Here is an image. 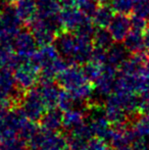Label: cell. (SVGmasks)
Here are the masks:
<instances>
[{
  "label": "cell",
  "mask_w": 149,
  "mask_h": 150,
  "mask_svg": "<svg viewBox=\"0 0 149 150\" xmlns=\"http://www.w3.org/2000/svg\"><path fill=\"white\" fill-rule=\"evenodd\" d=\"M55 47L68 63L83 65L90 59L94 50L92 38L84 37L73 32L62 31L56 37Z\"/></svg>",
  "instance_id": "6da1fadb"
},
{
  "label": "cell",
  "mask_w": 149,
  "mask_h": 150,
  "mask_svg": "<svg viewBox=\"0 0 149 150\" xmlns=\"http://www.w3.org/2000/svg\"><path fill=\"white\" fill-rule=\"evenodd\" d=\"M55 80L60 88L68 91L73 95L76 101L86 103L91 100L95 88L86 76L82 65L68 63L56 76Z\"/></svg>",
  "instance_id": "7a4b0ae2"
},
{
  "label": "cell",
  "mask_w": 149,
  "mask_h": 150,
  "mask_svg": "<svg viewBox=\"0 0 149 150\" xmlns=\"http://www.w3.org/2000/svg\"><path fill=\"white\" fill-rule=\"evenodd\" d=\"M31 60L40 69L39 82L54 81L56 76L68 64L66 63V60L60 55L55 45L51 44L41 46L37 49Z\"/></svg>",
  "instance_id": "3957f363"
},
{
  "label": "cell",
  "mask_w": 149,
  "mask_h": 150,
  "mask_svg": "<svg viewBox=\"0 0 149 150\" xmlns=\"http://www.w3.org/2000/svg\"><path fill=\"white\" fill-rule=\"evenodd\" d=\"M29 30L36 39L38 45L44 46L55 41L57 35L62 32L58 16L51 18H36L28 26Z\"/></svg>",
  "instance_id": "277c9868"
},
{
  "label": "cell",
  "mask_w": 149,
  "mask_h": 150,
  "mask_svg": "<svg viewBox=\"0 0 149 150\" xmlns=\"http://www.w3.org/2000/svg\"><path fill=\"white\" fill-rule=\"evenodd\" d=\"M68 138L59 132H51L39 128L34 137L29 141V150H66Z\"/></svg>",
  "instance_id": "5b68a950"
},
{
  "label": "cell",
  "mask_w": 149,
  "mask_h": 150,
  "mask_svg": "<svg viewBox=\"0 0 149 150\" xmlns=\"http://www.w3.org/2000/svg\"><path fill=\"white\" fill-rule=\"evenodd\" d=\"M23 25L14 5L4 6L0 12V44H12V40L22 30Z\"/></svg>",
  "instance_id": "8992f818"
},
{
  "label": "cell",
  "mask_w": 149,
  "mask_h": 150,
  "mask_svg": "<svg viewBox=\"0 0 149 150\" xmlns=\"http://www.w3.org/2000/svg\"><path fill=\"white\" fill-rule=\"evenodd\" d=\"M20 106L24 110L27 117L31 120H34V122L40 120L42 115L48 109L38 86L31 88L30 90H28L25 93L24 98H23Z\"/></svg>",
  "instance_id": "52a82bcc"
},
{
  "label": "cell",
  "mask_w": 149,
  "mask_h": 150,
  "mask_svg": "<svg viewBox=\"0 0 149 150\" xmlns=\"http://www.w3.org/2000/svg\"><path fill=\"white\" fill-rule=\"evenodd\" d=\"M25 93L16 86L11 69L0 67V99L9 101L12 106H20Z\"/></svg>",
  "instance_id": "ba28073f"
},
{
  "label": "cell",
  "mask_w": 149,
  "mask_h": 150,
  "mask_svg": "<svg viewBox=\"0 0 149 150\" xmlns=\"http://www.w3.org/2000/svg\"><path fill=\"white\" fill-rule=\"evenodd\" d=\"M14 79L16 86L22 92L26 93L31 88L35 87L39 82L40 69L31 59L23 60L14 69Z\"/></svg>",
  "instance_id": "9c48e42d"
},
{
  "label": "cell",
  "mask_w": 149,
  "mask_h": 150,
  "mask_svg": "<svg viewBox=\"0 0 149 150\" xmlns=\"http://www.w3.org/2000/svg\"><path fill=\"white\" fill-rule=\"evenodd\" d=\"M37 41L31 31L20 30L12 40V47L23 60L31 59L37 51Z\"/></svg>",
  "instance_id": "30bf717a"
},
{
  "label": "cell",
  "mask_w": 149,
  "mask_h": 150,
  "mask_svg": "<svg viewBox=\"0 0 149 150\" xmlns=\"http://www.w3.org/2000/svg\"><path fill=\"white\" fill-rule=\"evenodd\" d=\"M117 69L109 64L104 65L102 74L97 80L94 82V88L97 93L102 96H108L114 91L117 83Z\"/></svg>",
  "instance_id": "8fae6325"
},
{
  "label": "cell",
  "mask_w": 149,
  "mask_h": 150,
  "mask_svg": "<svg viewBox=\"0 0 149 150\" xmlns=\"http://www.w3.org/2000/svg\"><path fill=\"white\" fill-rule=\"evenodd\" d=\"M107 30L114 42H124L125 38L131 31V18H129L127 14H114L109 26L107 27Z\"/></svg>",
  "instance_id": "7c38bea8"
},
{
  "label": "cell",
  "mask_w": 149,
  "mask_h": 150,
  "mask_svg": "<svg viewBox=\"0 0 149 150\" xmlns=\"http://www.w3.org/2000/svg\"><path fill=\"white\" fill-rule=\"evenodd\" d=\"M40 127L51 132H58L64 127V111L61 109L50 108L40 119Z\"/></svg>",
  "instance_id": "4fadbf2b"
},
{
  "label": "cell",
  "mask_w": 149,
  "mask_h": 150,
  "mask_svg": "<svg viewBox=\"0 0 149 150\" xmlns=\"http://www.w3.org/2000/svg\"><path fill=\"white\" fill-rule=\"evenodd\" d=\"M13 5L16 14L25 26H29L38 16V6L35 0H20Z\"/></svg>",
  "instance_id": "5bb4252c"
},
{
  "label": "cell",
  "mask_w": 149,
  "mask_h": 150,
  "mask_svg": "<svg viewBox=\"0 0 149 150\" xmlns=\"http://www.w3.org/2000/svg\"><path fill=\"white\" fill-rule=\"evenodd\" d=\"M38 88L41 92L43 100L48 109L57 107L58 98H59L60 91H61L58 84H55L54 81L39 82Z\"/></svg>",
  "instance_id": "9a60e30c"
},
{
  "label": "cell",
  "mask_w": 149,
  "mask_h": 150,
  "mask_svg": "<svg viewBox=\"0 0 149 150\" xmlns=\"http://www.w3.org/2000/svg\"><path fill=\"white\" fill-rule=\"evenodd\" d=\"M23 61L14 51L12 44H0V67L16 69Z\"/></svg>",
  "instance_id": "2e32d148"
},
{
  "label": "cell",
  "mask_w": 149,
  "mask_h": 150,
  "mask_svg": "<svg viewBox=\"0 0 149 150\" xmlns=\"http://www.w3.org/2000/svg\"><path fill=\"white\" fill-rule=\"evenodd\" d=\"M129 53L130 52L124 45L112 44L106 50V64H109L119 69V67L128 59Z\"/></svg>",
  "instance_id": "e0dca14e"
},
{
  "label": "cell",
  "mask_w": 149,
  "mask_h": 150,
  "mask_svg": "<svg viewBox=\"0 0 149 150\" xmlns=\"http://www.w3.org/2000/svg\"><path fill=\"white\" fill-rule=\"evenodd\" d=\"M113 16H114V11L112 6L105 3H99L94 14L92 16V21L96 28L107 29Z\"/></svg>",
  "instance_id": "ac0fdd59"
},
{
  "label": "cell",
  "mask_w": 149,
  "mask_h": 150,
  "mask_svg": "<svg viewBox=\"0 0 149 150\" xmlns=\"http://www.w3.org/2000/svg\"><path fill=\"white\" fill-rule=\"evenodd\" d=\"M124 46L132 54L144 51L146 49L145 42H144V32L131 29V31L124 40Z\"/></svg>",
  "instance_id": "d6986e66"
},
{
  "label": "cell",
  "mask_w": 149,
  "mask_h": 150,
  "mask_svg": "<svg viewBox=\"0 0 149 150\" xmlns=\"http://www.w3.org/2000/svg\"><path fill=\"white\" fill-rule=\"evenodd\" d=\"M87 115V106H84L82 109L71 108L64 112V128L66 131H71L75 127L81 125L85 122V117Z\"/></svg>",
  "instance_id": "ffe728a7"
},
{
  "label": "cell",
  "mask_w": 149,
  "mask_h": 150,
  "mask_svg": "<svg viewBox=\"0 0 149 150\" xmlns=\"http://www.w3.org/2000/svg\"><path fill=\"white\" fill-rule=\"evenodd\" d=\"M104 111H105V115L112 126L127 124L128 120H130L129 115L121 107H119V105L113 104V103L106 102Z\"/></svg>",
  "instance_id": "44dd1931"
},
{
  "label": "cell",
  "mask_w": 149,
  "mask_h": 150,
  "mask_svg": "<svg viewBox=\"0 0 149 150\" xmlns=\"http://www.w3.org/2000/svg\"><path fill=\"white\" fill-rule=\"evenodd\" d=\"M38 18H51L59 14L61 7L57 0H40L37 2Z\"/></svg>",
  "instance_id": "7402d4cb"
},
{
  "label": "cell",
  "mask_w": 149,
  "mask_h": 150,
  "mask_svg": "<svg viewBox=\"0 0 149 150\" xmlns=\"http://www.w3.org/2000/svg\"><path fill=\"white\" fill-rule=\"evenodd\" d=\"M92 40H93L94 47L104 50H107L113 44V42H114L108 30L104 28L96 29Z\"/></svg>",
  "instance_id": "603a6c76"
},
{
  "label": "cell",
  "mask_w": 149,
  "mask_h": 150,
  "mask_svg": "<svg viewBox=\"0 0 149 150\" xmlns=\"http://www.w3.org/2000/svg\"><path fill=\"white\" fill-rule=\"evenodd\" d=\"M0 150H29V143L18 136L12 137L0 141Z\"/></svg>",
  "instance_id": "cb8c5ba5"
},
{
  "label": "cell",
  "mask_w": 149,
  "mask_h": 150,
  "mask_svg": "<svg viewBox=\"0 0 149 150\" xmlns=\"http://www.w3.org/2000/svg\"><path fill=\"white\" fill-rule=\"evenodd\" d=\"M103 63L96 62L94 60H88L85 64H83V69L85 71L86 76L88 77V79L94 84V82L99 78V76L102 74L104 69Z\"/></svg>",
  "instance_id": "d4e9b609"
},
{
  "label": "cell",
  "mask_w": 149,
  "mask_h": 150,
  "mask_svg": "<svg viewBox=\"0 0 149 150\" xmlns=\"http://www.w3.org/2000/svg\"><path fill=\"white\" fill-rule=\"evenodd\" d=\"M132 13L135 16L149 21V0H134Z\"/></svg>",
  "instance_id": "484cf974"
},
{
  "label": "cell",
  "mask_w": 149,
  "mask_h": 150,
  "mask_svg": "<svg viewBox=\"0 0 149 150\" xmlns=\"http://www.w3.org/2000/svg\"><path fill=\"white\" fill-rule=\"evenodd\" d=\"M75 102L76 99L73 97V95L71 94L68 91L64 90L61 88L59 94V98H58V103H57V107L59 109H61L62 111H66L71 108H74L75 107Z\"/></svg>",
  "instance_id": "4316f807"
},
{
  "label": "cell",
  "mask_w": 149,
  "mask_h": 150,
  "mask_svg": "<svg viewBox=\"0 0 149 150\" xmlns=\"http://www.w3.org/2000/svg\"><path fill=\"white\" fill-rule=\"evenodd\" d=\"M134 0H109V5L112 6L115 13L128 14L132 12Z\"/></svg>",
  "instance_id": "83f0119b"
},
{
  "label": "cell",
  "mask_w": 149,
  "mask_h": 150,
  "mask_svg": "<svg viewBox=\"0 0 149 150\" xmlns=\"http://www.w3.org/2000/svg\"><path fill=\"white\" fill-rule=\"evenodd\" d=\"M38 130H39V128L35 124L34 120H28L24 124V126L22 127V129H20V133H18V137H20L22 139H24V140L29 142L36 135Z\"/></svg>",
  "instance_id": "f1b7e54d"
},
{
  "label": "cell",
  "mask_w": 149,
  "mask_h": 150,
  "mask_svg": "<svg viewBox=\"0 0 149 150\" xmlns=\"http://www.w3.org/2000/svg\"><path fill=\"white\" fill-rule=\"evenodd\" d=\"M110 144L106 140L93 136L86 143V150H109Z\"/></svg>",
  "instance_id": "f546056e"
},
{
  "label": "cell",
  "mask_w": 149,
  "mask_h": 150,
  "mask_svg": "<svg viewBox=\"0 0 149 150\" xmlns=\"http://www.w3.org/2000/svg\"><path fill=\"white\" fill-rule=\"evenodd\" d=\"M98 4L99 3H97L95 0H76V6L80 10L85 12L87 16H89L91 18L95 12L96 8H97Z\"/></svg>",
  "instance_id": "4dcf8cb0"
},
{
  "label": "cell",
  "mask_w": 149,
  "mask_h": 150,
  "mask_svg": "<svg viewBox=\"0 0 149 150\" xmlns=\"http://www.w3.org/2000/svg\"><path fill=\"white\" fill-rule=\"evenodd\" d=\"M139 112L143 115H149V95L142 94L140 96Z\"/></svg>",
  "instance_id": "1f68e13d"
},
{
  "label": "cell",
  "mask_w": 149,
  "mask_h": 150,
  "mask_svg": "<svg viewBox=\"0 0 149 150\" xmlns=\"http://www.w3.org/2000/svg\"><path fill=\"white\" fill-rule=\"evenodd\" d=\"M134 150H149V144L144 139H139L133 144Z\"/></svg>",
  "instance_id": "d6a6232c"
},
{
  "label": "cell",
  "mask_w": 149,
  "mask_h": 150,
  "mask_svg": "<svg viewBox=\"0 0 149 150\" xmlns=\"http://www.w3.org/2000/svg\"><path fill=\"white\" fill-rule=\"evenodd\" d=\"M61 8L68 7H77L76 6V0H57Z\"/></svg>",
  "instance_id": "836d02e7"
},
{
  "label": "cell",
  "mask_w": 149,
  "mask_h": 150,
  "mask_svg": "<svg viewBox=\"0 0 149 150\" xmlns=\"http://www.w3.org/2000/svg\"><path fill=\"white\" fill-rule=\"evenodd\" d=\"M144 42H145V48L149 51V27L144 32Z\"/></svg>",
  "instance_id": "e575fe53"
},
{
  "label": "cell",
  "mask_w": 149,
  "mask_h": 150,
  "mask_svg": "<svg viewBox=\"0 0 149 150\" xmlns=\"http://www.w3.org/2000/svg\"><path fill=\"white\" fill-rule=\"evenodd\" d=\"M117 150H134V148H133V146H131V145H126V146L117 148Z\"/></svg>",
  "instance_id": "d590c367"
},
{
  "label": "cell",
  "mask_w": 149,
  "mask_h": 150,
  "mask_svg": "<svg viewBox=\"0 0 149 150\" xmlns=\"http://www.w3.org/2000/svg\"><path fill=\"white\" fill-rule=\"evenodd\" d=\"M4 2H5L6 4H16V3H18V1H20V0H3Z\"/></svg>",
  "instance_id": "8d00e7d4"
},
{
  "label": "cell",
  "mask_w": 149,
  "mask_h": 150,
  "mask_svg": "<svg viewBox=\"0 0 149 150\" xmlns=\"http://www.w3.org/2000/svg\"><path fill=\"white\" fill-rule=\"evenodd\" d=\"M95 1L97 2V3H105L107 0H95Z\"/></svg>",
  "instance_id": "74e56055"
},
{
  "label": "cell",
  "mask_w": 149,
  "mask_h": 150,
  "mask_svg": "<svg viewBox=\"0 0 149 150\" xmlns=\"http://www.w3.org/2000/svg\"><path fill=\"white\" fill-rule=\"evenodd\" d=\"M0 12H1V8H0Z\"/></svg>",
  "instance_id": "f35d334b"
}]
</instances>
